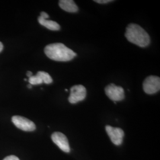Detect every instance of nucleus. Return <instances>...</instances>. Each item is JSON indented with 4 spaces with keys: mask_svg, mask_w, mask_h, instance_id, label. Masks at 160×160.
Masks as SVG:
<instances>
[{
    "mask_svg": "<svg viewBox=\"0 0 160 160\" xmlns=\"http://www.w3.org/2000/svg\"><path fill=\"white\" fill-rule=\"evenodd\" d=\"M45 53L52 60L67 62L77 56L76 53L61 43L49 44L45 48Z\"/></svg>",
    "mask_w": 160,
    "mask_h": 160,
    "instance_id": "obj_1",
    "label": "nucleus"
},
{
    "mask_svg": "<svg viewBox=\"0 0 160 160\" xmlns=\"http://www.w3.org/2000/svg\"><path fill=\"white\" fill-rule=\"evenodd\" d=\"M125 37L132 43L145 48L150 43V37L147 32L140 26L131 23L126 28Z\"/></svg>",
    "mask_w": 160,
    "mask_h": 160,
    "instance_id": "obj_2",
    "label": "nucleus"
},
{
    "mask_svg": "<svg viewBox=\"0 0 160 160\" xmlns=\"http://www.w3.org/2000/svg\"><path fill=\"white\" fill-rule=\"evenodd\" d=\"M143 89L148 94H153L160 90V77L151 75L148 77L143 82Z\"/></svg>",
    "mask_w": 160,
    "mask_h": 160,
    "instance_id": "obj_3",
    "label": "nucleus"
},
{
    "mask_svg": "<svg viewBox=\"0 0 160 160\" xmlns=\"http://www.w3.org/2000/svg\"><path fill=\"white\" fill-rule=\"evenodd\" d=\"M104 90L107 96L114 102L122 101L125 98V92L122 87L110 84L105 88Z\"/></svg>",
    "mask_w": 160,
    "mask_h": 160,
    "instance_id": "obj_4",
    "label": "nucleus"
},
{
    "mask_svg": "<svg viewBox=\"0 0 160 160\" xmlns=\"http://www.w3.org/2000/svg\"><path fill=\"white\" fill-rule=\"evenodd\" d=\"M87 91L84 86L82 85H76L71 88L70 95L69 96V102L71 104L76 103L82 101L86 98Z\"/></svg>",
    "mask_w": 160,
    "mask_h": 160,
    "instance_id": "obj_5",
    "label": "nucleus"
},
{
    "mask_svg": "<svg viewBox=\"0 0 160 160\" xmlns=\"http://www.w3.org/2000/svg\"><path fill=\"white\" fill-rule=\"evenodd\" d=\"M12 120L14 125L17 128L23 131L32 132L36 129V125L34 123L23 116H14Z\"/></svg>",
    "mask_w": 160,
    "mask_h": 160,
    "instance_id": "obj_6",
    "label": "nucleus"
},
{
    "mask_svg": "<svg viewBox=\"0 0 160 160\" xmlns=\"http://www.w3.org/2000/svg\"><path fill=\"white\" fill-rule=\"evenodd\" d=\"M106 131L110 140L114 145H120L122 144L125 133L121 128L108 125L106 126Z\"/></svg>",
    "mask_w": 160,
    "mask_h": 160,
    "instance_id": "obj_7",
    "label": "nucleus"
},
{
    "mask_svg": "<svg viewBox=\"0 0 160 160\" xmlns=\"http://www.w3.org/2000/svg\"><path fill=\"white\" fill-rule=\"evenodd\" d=\"M52 141L62 151L68 153L70 152V147L68 140L67 137L61 132H55L51 136Z\"/></svg>",
    "mask_w": 160,
    "mask_h": 160,
    "instance_id": "obj_8",
    "label": "nucleus"
},
{
    "mask_svg": "<svg viewBox=\"0 0 160 160\" xmlns=\"http://www.w3.org/2000/svg\"><path fill=\"white\" fill-rule=\"evenodd\" d=\"M59 6L63 10L68 12H77L78 11V7L72 0H60Z\"/></svg>",
    "mask_w": 160,
    "mask_h": 160,
    "instance_id": "obj_9",
    "label": "nucleus"
},
{
    "mask_svg": "<svg viewBox=\"0 0 160 160\" xmlns=\"http://www.w3.org/2000/svg\"><path fill=\"white\" fill-rule=\"evenodd\" d=\"M38 22L41 25L51 30L58 31L60 30V26L56 22L46 20L42 17H38Z\"/></svg>",
    "mask_w": 160,
    "mask_h": 160,
    "instance_id": "obj_10",
    "label": "nucleus"
},
{
    "mask_svg": "<svg viewBox=\"0 0 160 160\" xmlns=\"http://www.w3.org/2000/svg\"><path fill=\"white\" fill-rule=\"evenodd\" d=\"M36 75L40 77L41 80H42V81H43V83H45L46 84H51L52 82H53V80H52L51 75L46 72L39 71V72H38Z\"/></svg>",
    "mask_w": 160,
    "mask_h": 160,
    "instance_id": "obj_11",
    "label": "nucleus"
},
{
    "mask_svg": "<svg viewBox=\"0 0 160 160\" xmlns=\"http://www.w3.org/2000/svg\"><path fill=\"white\" fill-rule=\"evenodd\" d=\"M29 84H31L32 86V85L34 86V85H39V84H42L43 81L39 76L36 75H33L29 78Z\"/></svg>",
    "mask_w": 160,
    "mask_h": 160,
    "instance_id": "obj_12",
    "label": "nucleus"
},
{
    "mask_svg": "<svg viewBox=\"0 0 160 160\" xmlns=\"http://www.w3.org/2000/svg\"><path fill=\"white\" fill-rule=\"evenodd\" d=\"M3 160H20L19 158L17 157L16 156H14V155H10V156H8L6 158H5Z\"/></svg>",
    "mask_w": 160,
    "mask_h": 160,
    "instance_id": "obj_13",
    "label": "nucleus"
},
{
    "mask_svg": "<svg viewBox=\"0 0 160 160\" xmlns=\"http://www.w3.org/2000/svg\"><path fill=\"white\" fill-rule=\"evenodd\" d=\"M94 1L97 3H99V4H106V3H108L110 2H112L113 1H112V0H95Z\"/></svg>",
    "mask_w": 160,
    "mask_h": 160,
    "instance_id": "obj_14",
    "label": "nucleus"
},
{
    "mask_svg": "<svg viewBox=\"0 0 160 160\" xmlns=\"http://www.w3.org/2000/svg\"><path fill=\"white\" fill-rule=\"evenodd\" d=\"M40 16L42 17V18H45V19H46V20H47V18H48L49 17V15L46 12H40Z\"/></svg>",
    "mask_w": 160,
    "mask_h": 160,
    "instance_id": "obj_15",
    "label": "nucleus"
},
{
    "mask_svg": "<svg viewBox=\"0 0 160 160\" xmlns=\"http://www.w3.org/2000/svg\"><path fill=\"white\" fill-rule=\"evenodd\" d=\"M27 76L30 78V77H31L32 76H33V73L31 72V71H28L27 72Z\"/></svg>",
    "mask_w": 160,
    "mask_h": 160,
    "instance_id": "obj_16",
    "label": "nucleus"
},
{
    "mask_svg": "<svg viewBox=\"0 0 160 160\" xmlns=\"http://www.w3.org/2000/svg\"><path fill=\"white\" fill-rule=\"evenodd\" d=\"M2 49H3V45H2V43L0 42V52H2Z\"/></svg>",
    "mask_w": 160,
    "mask_h": 160,
    "instance_id": "obj_17",
    "label": "nucleus"
},
{
    "mask_svg": "<svg viewBox=\"0 0 160 160\" xmlns=\"http://www.w3.org/2000/svg\"><path fill=\"white\" fill-rule=\"evenodd\" d=\"M28 87H29V88H32V85L29 84V85L28 86Z\"/></svg>",
    "mask_w": 160,
    "mask_h": 160,
    "instance_id": "obj_18",
    "label": "nucleus"
}]
</instances>
